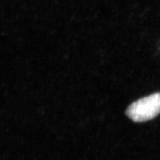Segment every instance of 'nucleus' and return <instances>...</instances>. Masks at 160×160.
<instances>
[{"instance_id":"obj_1","label":"nucleus","mask_w":160,"mask_h":160,"mask_svg":"<svg viewBox=\"0 0 160 160\" xmlns=\"http://www.w3.org/2000/svg\"><path fill=\"white\" fill-rule=\"evenodd\" d=\"M160 113V93L145 97L132 104L126 111L128 118L135 122L152 120Z\"/></svg>"}]
</instances>
